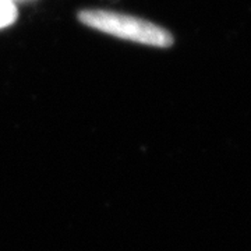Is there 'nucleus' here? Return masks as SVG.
<instances>
[{
    "label": "nucleus",
    "instance_id": "obj_3",
    "mask_svg": "<svg viewBox=\"0 0 251 251\" xmlns=\"http://www.w3.org/2000/svg\"><path fill=\"white\" fill-rule=\"evenodd\" d=\"M10 1H14V0H10Z\"/></svg>",
    "mask_w": 251,
    "mask_h": 251
},
{
    "label": "nucleus",
    "instance_id": "obj_2",
    "mask_svg": "<svg viewBox=\"0 0 251 251\" xmlns=\"http://www.w3.org/2000/svg\"><path fill=\"white\" fill-rule=\"evenodd\" d=\"M17 7L14 1L0 0V29L11 25L17 20Z\"/></svg>",
    "mask_w": 251,
    "mask_h": 251
},
{
    "label": "nucleus",
    "instance_id": "obj_1",
    "mask_svg": "<svg viewBox=\"0 0 251 251\" xmlns=\"http://www.w3.org/2000/svg\"><path fill=\"white\" fill-rule=\"evenodd\" d=\"M78 20L87 27L120 39L156 48H171L173 36L169 31L143 18L109 10H82Z\"/></svg>",
    "mask_w": 251,
    "mask_h": 251
}]
</instances>
